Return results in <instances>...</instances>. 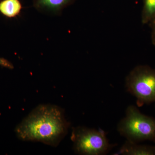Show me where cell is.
I'll return each instance as SVG.
<instances>
[{"mask_svg": "<svg viewBox=\"0 0 155 155\" xmlns=\"http://www.w3.org/2000/svg\"><path fill=\"white\" fill-rule=\"evenodd\" d=\"M116 154L155 155V146L138 145L127 140Z\"/></svg>", "mask_w": 155, "mask_h": 155, "instance_id": "6", "label": "cell"}, {"mask_svg": "<svg viewBox=\"0 0 155 155\" xmlns=\"http://www.w3.org/2000/svg\"><path fill=\"white\" fill-rule=\"evenodd\" d=\"M69 127L63 109L44 104L34 108L17 125L15 132L20 140L56 147L67 135Z\"/></svg>", "mask_w": 155, "mask_h": 155, "instance_id": "1", "label": "cell"}, {"mask_svg": "<svg viewBox=\"0 0 155 155\" xmlns=\"http://www.w3.org/2000/svg\"><path fill=\"white\" fill-rule=\"evenodd\" d=\"M151 29V41L153 45L155 46V16L149 23Z\"/></svg>", "mask_w": 155, "mask_h": 155, "instance_id": "10", "label": "cell"}, {"mask_svg": "<svg viewBox=\"0 0 155 155\" xmlns=\"http://www.w3.org/2000/svg\"><path fill=\"white\" fill-rule=\"evenodd\" d=\"M22 9L20 0L0 1V13L7 18H14L19 16Z\"/></svg>", "mask_w": 155, "mask_h": 155, "instance_id": "7", "label": "cell"}, {"mask_svg": "<svg viewBox=\"0 0 155 155\" xmlns=\"http://www.w3.org/2000/svg\"><path fill=\"white\" fill-rule=\"evenodd\" d=\"M0 66L8 69H13L14 65L10 61L3 58L0 57Z\"/></svg>", "mask_w": 155, "mask_h": 155, "instance_id": "9", "label": "cell"}, {"mask_svg": "<svg viewBox=\"0 0 155 155\" xmlns=\"http://www.w3.org/2000/svg\"><path fill=\"white\" fill-rule=\"evenodd\" d=\"M125 87L138 107L155 103V69L147 65L134 67L126 78Z\"/></svg>", "mask_w": 155, "mask_h": 155, "instance_id": "3", "label": "cell"}, {"mask_svg": "<svg viewBox=\"0 0 155 155\" xmlns=\"http://www.w3.org/2000/svg\"><path fill=\"white\" fill-rule=\"evenodd\" d=\"M118 130L128 141L155 142V118L142 114L135 106H129L118 124Z\"/></svg>", "mask_w": 155, "mask_h": 155, "instance_id": "2", "label": "cell"}, {"mask_svg": "<svg viewBox=\"0 0 155 155\" xmlns=\"http://www.w3.org/2000/svg\"><path fill=\"white\" fill-rule=\"evenodd\" d=\"M71 140L74 151L80 155H104L114 147L109 143L104 130L83 126L73 128Z\"/></svg>", "mask_w": 155, "mask_h": 155, "instance_id": "4", "label": "cell"}, {"mask_svg": "<svg viewBox=\"0 0 155 155\" xmlns=\"http://www.w3.org/2000/svg\"><path fill=\"white\" fill-rule=\"evenodd\" d=\"M143 6L141 13V22L149 23L155 16V0H143Z\"/></svg>", "mask_w": 155, "mask_h": 155, "instance_id": "8", "label": "cell"}, {"mask_svg": "<svg viewBox=\"0 0 155 155\" xmlns=\"http://www.w3.org/2000/svg\"><path fill=\"white\" fill-rule=\"evenodd\" d=\"M35 8L47 14H61L65 8L72 5L76 0H32Z\"/></svg>", "mask_w": 155, "mask_h": 155, "instance_id": "5", "label": "cell"}]
</instances>
